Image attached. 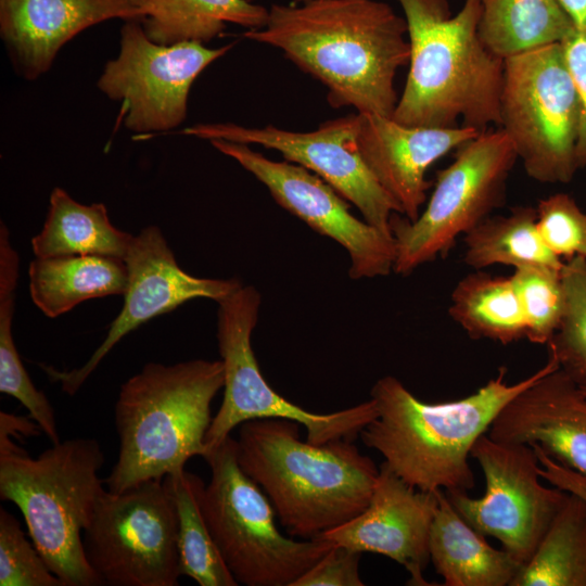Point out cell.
Returning <instances> with one entry per match:
<instances>
[{
	"label": "cell",
	"instance_id": "1",
	"mask_svg": "<svg viewBox=\"0 0 586 586\" xmlns=\"http://www.w3.org/2000/svg\"><path fill=\"white\" fill-rule=\"evenodd\" d=\"M247 39L280 49L328 89L335 107L392 117L397 71L409 63L405 17L377 0H309L272 4L266 25Z\"/></svg>",
	"mask_w": 586,
	"mask_h": 586
},
{
	"label": "cell",
	"instance_id": "2",
	"mask_svg": "<svg viewBox=\"0 0 586 586\" xmlns=\"http://www.w3.org/2000/svg\"><path fill=\"white\" fill-rule=\"evenodd\" d=\"M547 362L530 377L508 384L506 368L473 394L426 403L398 379L386 375L371 388L378 415L360 432L364 444L406 483L424 492H468L474 487L471 449L502 407L542 375L558 367Z\"/></svg>",
	"mask_w": 586,
	"mask_h": 586
},
{
	"label": "cell",
	"instance_id": "3",
	"mask_svg": "<svg viewBox=\"0 0 586 586\" xmlns=\"http://www.w3.org/2000/svg\"><path fill=\"white\" fill-rule=\"evenodd\" d=\"M298 425L280 418L242 423L237 460L288 534L314 539L367 508L380 469L353 441H301Z\"/></svg>",
	"mask_w": 586,
	"mask_h": 586
},
{
	"label": "cell",
	"instance_id": "4",
	"mask_svg": "<svg viewBox=\"0 0 586 586\" xmlns=\"http://www.w3.org/2000/svg\"><path fill=\"white\" fill-rule=\"evenodd\" d=\"M405 15L409 71L392 118L417 127L499 125L504 59L479 34L480 0L451 14L448 0H396Z\"/></svg>",
	"mask_w": 586,
	"mask_h": 586
},
{
	"label": "cell",
	"instance_id": "5",
	"mask_svg": "<svg viewBox=\"0 0 586 586\" xmlns=\"http://www.w3.org/2000/svg\"><path fill=\"white\" fill-rule=\"evenodd\" d=\"M224 384L221 360L149 362L129 378L115 404L119 450L104 480L107 489L120 493L163 480L192 457H203L211 404Z\"/></svg>",
	"mask_w": 586,
	"mask_h": 586
},
{
	"label": "cell",
	"instance_id": "6",
	"mask_svg": "<svg viewBox=\"0 0 586 586\" xmlns=\"http://www.w3.org/2000/svg\"><path fill=\"white\" fill-rule=\"evenodd\" d=\"M103 463L94 438L60 441L31 458L0 433V498L21 510L31 542L64 586L102 585L81 532L105 489L99 476Z\"/></svg>",
	"mask_w": 586,
	"mask_h": 586
},
{
	"label": "cell",
	"instance_id": "7",
	"mask_svg": "<svg viewBox=\"0 0 586 586\" xmlns=\"http://www.w3.org/2000/svg\"><path fill=\"white\" fill-rule=\"evenodd\" d=\"M203 458L211 479L201 494L202 512L239 585L292 586L333 547L320 537L295 539L278 530L269 499L238 463L234 438L227 437Z\"/></svg>",
	"mask_w": 586,
	"mask_h": 586
},
{
	"label": "cell",
	"instance_id": "8",
	"mask_svg": "<svg viewBox=\"0 0 586 586\" xmlns=\"http://www.w3.org/2000/svg\"><path fill=\"white\" fill-rule=\"evenodd\" d=\"M581 114L560 42L504 60L498 126L532 179L568 183L574 178Z\"/></svg>",
	"mask_w": 586,
	"mask_h": 586
},
{
	"label": "cell",
	"instance_id": "9",
	"mask_svg": "<svg viewBox=\"0 0 586 586\" xmlns=\"http://www.w3.org/2000/svg\"><path fill=\"white\" fill-rule=\"evenodd\" d=\"M259 306L260 294L253 285H242L218 302L217 340L225 384L221 405L205 435L206 451L229 437L234 428L255 419L295 421L305 428L306 440L314 444L355 440L377 417L374 400L316 413L279 395L263 377L252 348Z\"/></svg>",
	"mask_w": 586,
	"mask_h": 586
},
{
	"label": "cell",
	"instance_id": "10",
	"mask_svg": "<svg viewBox=\"0 0 586 586\" xmlns=\"http://www.w3.org/2000/svg\"><path fill=\"white\" fill-rule=\"evenodd\" d=\"M518 160L515 149L498 128L480 132L458 148L450 165L436 175L434 190L415 220L391 219L395 240L394 271L406 276L445 255L505 200L508 177Z\"/></svg>",
	"mask_w": 586,
	"mask_h": 586
},
{
	"label": "cell",
	"instance_id": "11",
	"mask_svg": "<svg viewBox=\"0 0 586 586\" xmlns=\"http://www.w3.org/2000/svg\"><path fill=\"white\" fill-rule=\"evenodd\" d=\"M84 547L102 585H178L177 515L163 480L120 493L104 489L84 532Z\"/></svg>",
	"mask_w": 586,
	"mask_h": 586
},
{
	"label": "cell",
	"instance_id": "12",
	"mask_svg": "<svg viewBox=\"0 0 586 586\" xmlns=\"http://www.w3.org/2000/svg\"><path fill=\"white\" fill-rule=\"evenodd\" d=\"M485 479V493L445 492L463 520L484 536H493L523 565L536 551L568 492L540 483L539 462L528 445L481 435L471 449Z\"/></svg>",
	"mask_w": 586,
	"mask_h": 586
},
{
	"label": "cell",
	"instance_id": "13",
	"mask_svg": "<svg viewBox=\"0 0 586 586\" xmlns=\"http://www.w3.org/2000/svg\"><path fill=\"white\" fill-rule=\"evenodd\" d=\"M232 46L160 44L146 36L140 22L127 21L120 30L119 54L106 63L98 87L122 103L120 118L127 129L166 131L184 120L196 77Z\"/></svg>",
	"mask_w": 586,
	"mask_h": 586
},
{
	"label": "cell",
	"instance_id": "14",
	"mask_svg": "<svg viewBox=\"0 0 586 586\" xmlns=\"http://www.w3.org/2000/svg\"><path fill=\"white\" fill-rule=\"evenodd\" d=\"M209 141L264 183L280 206L340 243L349 255L352 279L384 277L394 271L393 234L355 217L344 198L319 176L289 161H272L249 144Z\"/></svg>",
	"mask_w": 586,
	"mask_h": 586
},
{
	"label": "cell",
	"instance_id": "15",
	"mask_svg": "<svg viewBox=\"0 0 586 586\" xmlns=\"http://www.w3.org/2000/svg\"><path fill=\"white\" fill-rule=\"evenodd\" d=\"M357 129L358 113L327 120L318 129L307 132L289 131L275 126L252 128L232 123L198 124L181 132L207 140L254 143L276 150L285 161L319 176L353 203L368 224L392 234V216L400 214V209L358 153Z\"/></svg>",
	"mask_w": 586,
	"mask_h": 586
},
{
	"label": "cell",
	"instance_id": "16",
	"mask_svg": "<svg viewBox=\"0 0 586 586\" xmlns=\"http://www.w3.org/2000/svg\"><path fill=\"white\" fill-rule=\"evenodd\" d=\"M124 262L128 273L124 305L90 358L69 371L40 365L50 380L60 383L68 395L76 394L112 348L141 324L193 298L218 303L243 285L238 278H199L183 271L156 226H149L132 237Z\"/></svg>",
	"mask_w": 586,
	"mask_h": 586
},
{
	"label": "cell",
	"instance_id": "17",
	"mask_svg": "<svg viewBox=\"0 0 586 586\" xmlns=\"http://www.w3.org/2000/svg\"><path fill=\"white\" fill-rule=\"evenodd\" d=\"M367 508L319 537L352 550L391 558L409 573V584L429 585L423 571L430 562L429 538L438 493L406 483L384 462Z\"/></svg>",
	"mask_w": 586,
	"mask_h": 586
},
{
	"label": "cell",
	"instance_id": "18",
	"mask_svg": "<svg viewBox=\"0 0 586 586\" xmlns=\"http://www.w3.org/2000/svg\"><path fill=\"white\" fill-rule=\"evenodd\" d=\"M480 132L467 126H407L392 117L358 113L356 146L400 215L415 220L431 186L425 177L429 167Z\"/></svg>",
	"mask_w": 586,
	"mask_h": 586
},
{
	"label": "cell",
	"instance_id": "19",
	"mask_svg": "<svg viewBox=\"0 0 586 586\" xmlns=\"http://www.w3.org/2000/svg\"><path fill=\"white\" fill-rule=\"evenodd\" d=\"M488 435L502 443L536 444L586 476V393L558 366L510 399Z\"/></svg>",
	"mask_w": 586,
	"mask_h": 586
},
{
	"label": "cell",
	"instance_id": "20",
	"mask_svg": "<svg viewBox=\"0 0 586 586\" xmlns=\"http://www.w3.org/2000/svg\"><path fill=\"white\" fill-rule=\"evenodd\" d=\"M112 18L140 22L132 0H0L2 40L27 79L46 73L77 34Z\"/></svg>",
	"mask_w": 586,
	"mask_h": 586
},
{
	"label": "cell",
	"instance_id": "21",
	"mask_svg": "<svg viewBox=\"0 0 586 586\" xmlns=\"http://www.w3.org/2000/svg\"><path fill=\"white\" fill-rule=\"evenodd\" d=\"M429 550L444 586H511L523 566L504 548L492 547L468 524L443 489L430 530Z\"/></svg>",
	"mask_w": 586,
	"mask_h": 586
},
{
	"label": "cell",
	"instance_id": "22",
	"mask_svg": "<svg viewBox=\"0 0 586 586\" xmlns=\"http://www.w3.org/2000/svg\"><path fill=\"white\" fill-rule=\"evenodd\" d=\"M34 304L50 318L98 297L124 295L127 267L122 258L104 255L36 257L28 268Z\"/></svg>",
	"mask_w": 586,
	"mask_h": 586
},
{
	"label": "cell",
	"instance_id": "23",
	"mask_svg": "<svg viewBox=\"0 0 586 586\" xmlns=\"http://www.w3.org/2000/svg\"><path fill=\"white\" fill-rule=\"evenodd\" d=\"M146 36L160 44L208 42L227 23L263 28L269 10L247 0H132Z\"/></svg>",
	"mask_w": 586,
	"mask_h": 586
},
{
	"label": "cell",
	"instance_id": "24",
	"mask_svg": "<svg viewBox=\"0 0 586 586\" xmlns=\"http://www.w3.org/2000/svg\"><path fill=\"white\" fill-rule=\"evenodd\" d=\"M132 237L113 226L104 204L85 205L54 188L44 225L31 239V249L36 257L104 255L124 259Z\"/></svg>",
	"mask_w": 586,
	"mask_h": 586
},
{
	"label": "cell",
	"instance_id": "25",
	"mask_svg": "<svg viewBox=\"0 0 586 586\" xmlns=\"http://www.w3.org/2000/svg\"><path fill=\"white\" fill-rule=\"evenodd\" d=\"M479 34L497 56L561 42L575 28L558 0H480Z\"/></svg>",
	"mask_w": 586,
	"mask_h": 586
},
{
	"label": "cell",
	"instance_id": "26",
	"mask_svg": "<svg viewBox=\"0 0 586 586\" xmlns=\"http://www.w3.org/2000/svg\"><path fill=\"white\" fill-rule=\"evenodd\" d=\"M448 314L470 337L510 344L525 339V322L511 277L475 271L450 295Z\"/></svg>",
	"mask_w": 586,
	"mask_h": 586
},
{
	"label": "cell",
	"instance_id": "27",
	"mask_svg": "<svg viewBox=\"0 0 586 586\" xmlns=\"http://www.w3.org/2000/svg\"><path fill=\"white\" fill-rule=\"evenodd\" d=\"M536 216V207L517 206L507 215L485 218L463 235L466 264L476 270L493 265L561 269L564 259L544 243Z\"/></svg>",
	"mask_w": 586,
	"mask_h": 586
},
{
	"label": "cell",
	"instance_id": "28",
	"mask_svg": "<svg viewBox=\"0 0 586 586\" xmlns=\"http://www.w3.org/2000/svg\"><path fill=\"white\" fill-rule=\"evenodd\" d=\"M511 586H586L584 498L568 494L536 551Z\"/></svg>",
	"mask_w": 586,
	"mask_h": 586
},
{
	"label": "cell",
	"instance_id": "29",
	"mask_svg": "<svg viewBox=\"0 0 586 586\" xmlns=\"http://www.w3.org/2000/svg\"><path fill=\"white\" fill-rule=\"evenodd\" d=\"M163 482L176 509L181 574L200 586L239 585L212 537L201 508L204 483L186 469L167 474Z\"/></svg>",
	"mask_w": 586,
	"mask_h": 586
},
{
	"label": "cell",
	"instance_id": "30",
	"mask_svg": "<svg viewBox=\"0 0 586 586\" xmlns=\"http://www.w3.org/2000/svg\"><path fill=\"white\" fill-rule=\"evenodd\" d=\"M20 259L10 243L0 246V392L17 399L52 444L60 442L53 407L36 388L16 349L12 322Z\"/></svg>",
	"mask_w": 586,
	"mask_h": 586
},
{
	"label": "cell",
	"instance_id": "31",
	"mask_svg": "<svg viewBox=\"0 0 586 586\" xmlns=\"http://www.w3.org/2000/svg\"><path fill=\"white\" fill-rule=\"evenodd\" d=\"M561 278L565 310L559 329L547 344L559 367L578 385H586V257L564 259Z\"/></svg>",
	"mask_w": 586,
	"mask_h": 586
},
{
	"label": "cell",
	"instance_id": "32",
	"mask_svg": "<svg viewBox=\"0 0 586 586\" xmlns=\"http://www.w3.org/2000/svg\"><path fill=\"white\" fill-rule=\"evenodd\" d=\"M511 280L530 342L547 345L562 321L565 293L561 269L527 266L514 269Z\"/></svg>",
	"mask_w": 586,
	"mask_h": 586
},
{
	"label": "cell",
	"instance_id": "33",
	"mask_svg": "<svg viewBox=\"0 0 586 586\" xmlns=\"http://www.w3.org/2000/svg\"><path fill=\"white\" fill-rule=\"evenodd\" d=\"M0 586H64L29 542L20 521L0 509Z\"/></svg>",
	"mask_w": 586,
	"mask_h": 586
},
{
	"label": "cell",
	"instance_id": "34",
	"mask_svg": "<svg viewBox=\"0 0 586 586\" xmlns=\"http://www.w3.org/2000/svg\"><path fill=\"white\" fill-rule=\"evenodd\" d=\"M537 230L546 246L560 258L586 257V212L573 196L555 193L536 207Z\"/></svg>",
	"mask_w": 586,
	"mask_h": 586
},
{
	"label": "cell",
	"instance_id": "35",
	"mask_svg": "<svg viewBox=\"0 0 586 586\" xmlns=\"http://www.w3.org/2000/svg\"><path fill=\"white\" fill-rule=\"evenodd\" d=\"M360 557V552L334 544L292 586H362Z\"/></svg>",
	"mask_w": 586,
	"mask_h": 586
},
{
	"label": "cell",
	"instance_id": "36",
	"mask_svg": "<svg viewBox=\"0 0 586 586\" xmlns=\"http://www.w3.org/2000/svg\"><path fill=\"white\" fill-rule=\"evenodd\" d=\"M564 60L581 103V128L577 142V164L586 167V29L573 28L560 42Z\"/></svg>",
	"mask_w": 586,
	"mask_h": 586
},
{
	"label": "cell",
	"instance_id": "37",
	"mask_svg": "<svg viewBox=\"0 0 586 586\" xmlns=\"http://www.w3.org/2000/svg\"><path fill=\"white\" fill-rule=\"evenodd\" d=\"M539 462V474L550 485L569 493L576 494L586 500V476L566 468L552 458L536 444L531 445Z\"/></svg>",
	"mask_w": 586,
	"mask_h": 586
},
{
	"label": "cell",
	"instance_id": "38",
	"mask_svg": "<svg viewBox=\"0 0 586 586\" xmlns=\"http://www.w3.org/2000/svg\"><path fill=\"white\" fill-rule=\"evenodd\" d=\"M40 428L31 418L18 417L4 411L0 412V433L18 437L21 435H38Z\"/></svg>",
	"mask_w": 586,
	"mask_h": 586
},
{
	"label": "cell",
	"instance_id": "39",
	"mask_svg": "<svg viewBox=\"0 0 586 586\" xmlns=\"http://www.w3.org/2000/svg\"><path fill=\"white\" fill-rule=\"evenodd\" d=\"M575 28L586 29V0H558Z\"/></svg>",
	"mask_w": 586,
	"mask_h": 586
},
{
	"label": "cell",
	"instance_id": "40",
	"mask_svg": "<svg viewBox=\"0 0 586 586\" xmlns=\"http://www.w3.org/2000/svg\"><path fill=\"white\" fill-rule=\"evenodd\" d=\"M296 2H301V3H304V2H307L309 0H295Z\"/></svg>",
	"mask_w": 586,
	"mask_h": 586
},
{
	"label": "cell",
	"instance_id": "41",
	"mask_svg": "<svg viewBox=\"0 0 586 586\" xmlns=\"http://www.w3.org/2000/svg\"><path fill=\"white\" fill-rule=\"evenodd\" d=\"M581 386V385H579ZM581 388L586 393V385L585 386H581Z\"/></svg>",
	"mask_w": 586,
	"mask_h": 586
}]
</instances>
